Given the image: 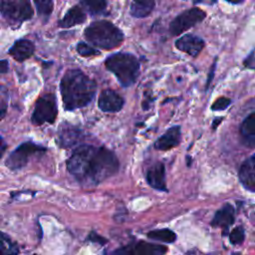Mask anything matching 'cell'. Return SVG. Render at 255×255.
<instances>
[{
  "mask_svg": "<svg viewBox=\"0 0 255 255\" xmlns=\"http://www.w3.org/2000/svg\"><path fill=\"white\" fill-rule=\"evenodd\" d=\"M231 104V100L226 98V97H220L218 98L211 106V110L218 112V111H223L225 110L229 105Z\"/></svg>",
  "mask_w": 255,
  "mask_h": 255,
  "instance_id": "27",
  "label": "cell"
},
{
  "mask_svg": "<svg viewBox=\"0 0 255 255\" xmlns=\"http://www.w3.org/2000/svg\"><path fill=\"white\" fill-rule=\"evenodd\" d=\"M116 154L103 146L81 144L67 161L69 172L83 185L95 186L119 170Z\"/></svg>",
  "mask_w": 255,
  "mask_h": 255,
  "instance_id": "1",
  "label": "cell"
},
{
  "mask_svg": "<svg viewBox=\"0 0 255 255\" xmlns=\"http://www.w3.org/2000/svg\"><path fill=\"white\" fill-rule=\"evenodd\" d=\"M85 37L93 45L106 50L114 49L124 41L123 32L107 20L91 23L85 30Z\"/></svg>",
  "mask_w": 255,
  "mask_h": 255,
  "instance_id": "3",
  "label": "cell"
},
{
  "mask_svg": "<svg viewBox=\"0 0 255 255\" xmlns=\"http://www.w3.org/2000/svg\"><path fill=\"white\" fill-rule=\"evenodd\" d=\"M232 255H240V254H238V253H233Z\"/></svg>",
  "mask_w": 255,
  "mask_h": 255,
  "instance_id": "35",
  "label": "cell"
},
{
  "mask_svg": "<svg viewBox=\"0 0 255 255\" xmlns=\"http://www.w3.org/2000/svg\"><path fill=\"white\" fill-rule=\"evenodd\" d=\"M86 14L83 9L79 6H74L59 21V26L62 28H69L84 23L86 21Z\"/></svg>",
  "mask_w": 255,
  "mask_h": 255,
  "instance_id": "19",
  "label": "cell"
},
{
  "mask_svg": "<svg viewBox=\"0 0 255 255\" xmlns=\"http://www.w3.org/2000/svg\"><path fill=\"white\" fill-rule=\"evenodd\" d=\"M215 64H216V63L214 62L213 65H212V68H211V70H210V74H209V78H208V82H207V86H206V87H208V86H209V83L212 81V76H213V72H214L213 70H214V68H215V66H216Z\"/></svg>",
  "mask_w": 255,
  "mask_h": 255,
  "instance_id": "32",
  "label": "cell"
},
{
  "mask_svg": "<svg viewBox=\"0 0 255 255\" xmlns=\"http://www.w3.org/2000/svg\"><path fill=\"white\" fill-rule=\"evenodd\" d=\"M154 1H133L130 4V14L136 18H143L150 14L153 10Z\"/></svg>",
  "mask_w": 255,
  "mask_h": 255,
  "instance_id": "20",
  "label": "cell"
},
{
  "mask_svg": "<svg viewBox=\"0 0 255 255\" xmlns=\"http://www.w3.org/2000/svg\"><path fill=\"white\" fill-rule=\"evenodd\" d=\"M239 131L243 144L247 147H255V112L245 118Z\"/></svg>",
  "mask_w": 255,
  "mask_h": 255,
  "instance_id": "17",
  "label": "cell"
},
{
  "mask_svg": "<svg viewBox=\"0 0 255 255\" xmlns=\"http://www.w3.org/2000/svg\"><path fill=\"white\" fill-rule=\"evenodd\" d=\"M88 240H90V241H92V242H94V243H99V244H101V245H105V244L108 242V240H107L105 237L99 235V234L96 233L95 231H92V232L89 234Z\"/></svg>",
  "mask_w": 255,
  "mask_h": 255,
  "instance_id": "29",
  "label": "cell"
},
{
  "mask_svg": "<svg viewBox=\"0 0 255 255\" xmlns=\"http://www.w3.org/2000/svg\"><path fill=\"white\" fill-rule=\"evenodd\" d=\"M147 183L154 189L167 191L165 185V167L162 162H156L148 168L145 175Z\"/></svg>",
  "mask_w": 255,
  "mask_h": 255,
  "instance_id": "15",
  "label": "cell"
},
{
  "mask_svg": "<svg viewBox=\"0 0 255 255\" xmlns=\"http://www.w3.org/2000/svg\"><path fill=\"white\" fill-rule=\"evenodd\" d=\"M245 239V232L242 226L235 227L229 234V240L233 245L241 244Z\"/></svg>",
  "mask_w": 255,
  "mask_h": 255,
  "instance_id": "25",
  "label": "cell"
},
{
  "mask_svg": "<svg viewBox=\"0 0 255 255\" xmlns=\"http://www.w3.org/2000/svg\"><path fill=\"white\" fill-rule=\"evenodd\" d=\"M5 112H6V109H5V108H0V120L4 117Z\"/></svg>",
  "mask_w": 255,
  "mask_h": 255,
  "instance_id": "34",
  "label": "cell"
},
{
  "mask_svg": "<svg viewBox=\"0 0 255 255\" xmlns=\"http://www.w3.org/2000/svg\"><path fill=\"white\" fill-rule=\"evenodd\" d=\"M205 17H206L205 12L200 8L198 7L189 8L183 11L182 13H180L171 21L169 25V32L171 35H174V36L180 35L183 32L190 29L191 27L200 23Z\"/></svg>",
  "mask_w": 255,
  "mask_h": 255,
  "instance_id": "8",
  "label": "cell"
},
{
  "mask_svg": "<svg viewBox=\"0 0 255 255\" xmlns=\"http://www.w3.org/2000/svg\"><path fill=\"white\" fill-rule=\"evenodd\" d=\"M167 247L160 244L137 241L115 250L111 255H164Z\"/></svg>",
  "mask_w": 255,
  "mask_h": 255,
  "instance_id": "9",
  "label": "cell"
},
{
  "mask_svg": "<svg viewBox=\"0 0 255 255\" xmlns=\"http://www.w3.org/2000/svg\"><path fill=\"white\" fill-rule=\"evenodd\" d=\"M19 249L11 238L0 231V255H18Z\"/></svg>",
  "mask_w": 255,
  "mask_h": 255,
  "instance_id": "22",
  "label": "cell"
},
{
  "mask_svg": "<svg viewBox=\"0 0 255 255\" xmlns=\"http://www.w3.org/2000/svg\"><path fill=\"white\" fill-rule=\"evenodd\" d=\"M77 52L83 56V57H89V56H96V55H99L100 54V51L89 46L88 44L84 43V42H81L77 45Z\"/></svg>",
  "mask_w": 255,
  "mask_h": 255,
  "instance_id": "26",
  "label": "cell"
},
{
  "mask_svg": "<svg viewBox=\"0 0 255 255\" xmlns=\"http://www.w3.org/2000/svg\"><path fill=\"white\" fill-rule=\"evenodd\" d=\"M8 71V62L6 60L0 61V73H6Z\"/></svg>",
  "mask_w": 255,
  "mask_h": 255,
  "instance_id": "30",
  "label": "cell"
},
{
  "mask_svg": "<svg viewBox=\"0 0 255 255\" xmlns=\"http://www.w3.org/2000/svg\"><path fill=\"white\" fill-rule=\"evenodd\" d=\"M221 118H218V119H214V121H213V123H212V128H216V127L218 126V124L221 122Z\"/></svg>",
  "mask_w": 255,
  "mask_h": 255,
  "instance_id": "33",
  "label": "cell"
},
{
  "mask_svg": "<svg viewBox=\"0 0 255 255\" xmlns=\"http://www.w3.org/2000/svg\"><path fill=\"white\" fill-rule=\"evenodd\" d=\"M243 65L248 69L255 70V48L247 55V57L243 61Z\"/></svg>",
  "mask_w": 255,
  "mask_h": 255,
  "instance_id": "28",
  "label": "cell"
},
{
  "mask_svg": "<svg viewBox=\"0 0 255 255\" xmlns=\"http://www.w3.org/2000/svg\"><path fill=\"white\" fill-rule=\"evenodd\" d=\"M105 64L124 87L131 86L139 75V62L129 53L113 54L106 59Z\"/></svg>",
  "mask_w": 255,
  "mask_h": 255,
  "instance_id": "4",
  "label": "cell"
},
{
  "mask_svg": "<svg viewBox=\"0 0 255 255\" xmlns=\"http://www.w3.org/2000/svg\"><path fill=\"white\" fill-rule=\"evenodd\" d=\"M64 108L74 111L88 106L95 98L97 85L80 70H69L60 84Z\"/></svg>",
  "mask_w": 255,
  "mask_h": 255,
  "instance_id": "2",
  "label": "cell"
},
{
  "mask_svg": "<svg viewBox=\"0 0 255 255\" xmlns=\"http://www.w3.org/2000/svg\"><path fill=\"white\" fill-rule=\"evenodd\" d=\"M124 99L113 90H105L100 95L99 108L106 113H117L124 106Z\"/></svg>",
  "mask_w": 255,
  "mask_h": 255,
  "instance_id": "12",
  "label": "cell"
},
{
  "mask_svg": "<svg viewBox=\"0 0 255 255\" xmlns=\"http://www.w3.org/2000/svg\"><path fill=\"white\" fill-rule=\"evenodd\" d=\"M45 147L34 142H23L10 153L6 160V165L12 170L20 169L28 163L31 157L41 155L45 152Z\"/></svg>",
  "mask_w": 255,
  "mask_h": 255,
  "instance_id": "6",
  "label": "cell"
},
{
  "mask_svg": "<svg viewBox=\"0 0 255 255\" xmlns=\"http://www.w3.org/2000/svg\"><path fill=\"white\" fill-rule=\"evenodd\" d=\"M204 45V41L200 37L192 34H185L175 41V47L191 57H196Z\"/></svg>",
  "mask_w": 255,
  "mask_h": 255,
  "instance_id": "11",
  "label": "cell"
},
{
  "mask_svg": "<svg viewBox=\"0 0 255 255\" xmlns=\"http://www.w3.org/2000/svg\"><path fill=\"white\" fill-rule=\"evenodd\" d=\"M81 4L91 13V14H99L102 13L106 7H107V2L100 0V1H92V0H86L82 1Z\"/></svg>",
  "mask_w": 255,
  "mask_h": 255,
  "instance_id": "24",
  "label": "cell"
},
{
  "mask_svg": "<svg viewBox=\"0 0 255 255\" xmlns=\"http://www.w3.org/2000/svg\"><path fill=\"white\" fill-rule=\"evenodd\" d=\"M57 113L58 109L55 96L53 94H47L37 100L31 120L35 126H41L46 123L53 124Z\"/></svg>",
  "mask_w": 255,
  "mask_h": 255,
  "instance_id": "5",
  "label": "cell"
},
{
  "mask_svg": "<svg viewBox=\"0 0 255 255\" xmlns=\"http://www.w3.org/2000/svg\"><path fill=\"white\" fill-rule=\"evenodd\" d=\"M0 12L6 20L12 23H22L33 16L31 3L27 0L0 1Z\"/></svg>",
  "mask_w": 255,
  "mask_h": 255,
  "instance_id": "7",
  "label": "cell"
},
{
  "mask_svg": "<svg viewBox=\"0 0 255 255\" xmlns=\"http://www.w3.org/2000/svg\"><path fill=\"white\" fill-rule=\"evenodd\" d=\"M35 5L37 8V12L41 17L45 18V21L49 18L50 14L53 11L54 3L50 0H37L35 1Z\"/></svg>",
  "mask_w": 255,
  "mask_h": 255,
  "instance_id": "23",
  "label": "cell"
},
{
  "mask_svg": "<svg viewBox=\"0 0 255 255\" xmlns=\"http://www.w3.org/2000/svg\"><path fill=\"white\" fill-rule=\"evenodd\" d=\"M235 211L234 207L230 203H225L220 209H218L213 219L211 220V225L214 227L222 228V234L227 235L229 227L234 223Z\"/></svg>",
  "mask_w": 255,
  "mask_h": 255,
  "instance_id": "10",
  "label": "cell"
},
{
  "mask_svg": "<svg viewBox=\"0 0 255 255\" xmlns=\"http://www.w3.org/2000/svg\"><path fill=\"white\" fill-rule=\"evenodd\" d=\"M238 174L242 185L246 189L255 192V154L241 164Z\"/></svg>",
  "mask_w": 255,
  "mask_h": 255,
  "instance_id": "16",
  "label": "cell"
},
{
  "mask_svg": "<svg viewBox=\"0 0 255 255\" xmlns=\"http://www.w3.org/2000/svg\"><path fill=\"white\" fill-rule=\"evenodd\" d=\"M58 137H59V145L61 147L67 148L78 143L83 138V133L76 127L70 124L64 123L61 125L59 128Z\"/></svg>",
  "mask_w": 255,
  "mask_h": 255,
  "instance_id": "13",
  "label": "cell"
},
{
  "mask_svg": "<svg viewBox=\"0 0 255 255\" xmlns=\"http://www.w3.org/2000/svg\"><path fill=\"white\" fill-rule=\"evenodd\" d=\"M5 149H6V143H5L4 139L0 136V158L2 157Z\"/></svg>",
  "mask_w": 255,
  "mask_h": 255,
  "instance_id": "31",
  "label": "cell"
},
{
  "mask_svg": "<svg viewBox=\"0 0 255 255\" xmlns=\"http://www.w3.org/2000/svg\"><path fill=\"white\" fill-rule=\"evenodd\" d=\"M147 237L152 240H156L164 243H172L176 240V234L167 228L151 230L147 233Z\"/></svg>",
  "mask_w": 255,
  "mask_h": 255,
  "instance_id": "21",
  "label": "cell"
},
{
  "mask_svg": "<svg viewBox=\"0 0 255 255\" xmlns=\"http://www.w3.org/2000/svg\"><path fill=\"white\" fill-rule=\"evenodd\" d=\"M34 45L26 39L17 40L9 50V54L18 62H23L30 58L34 53Z\"/></svg>",
  "mask_w": 255,
  "mask_h": 255,
  "instance_id": "18",
  "label": "cell"
},
{
  "mask_svg": "<svg viewBox=\"0 0 255 255\" xmlns=\"http://www.w3.org/2000/svg\"><path fill=\"white\" fill-rule=\"evenodd\" d=\"M181 139V131L179 126H174L168 128L154 142V148L158 150H168L177 146Z\"/></svg>",
  "mask_w": 255,
  "mask_h": 255,
  "instance_id": "14",
  "label": "cell"
}]
</instances>
